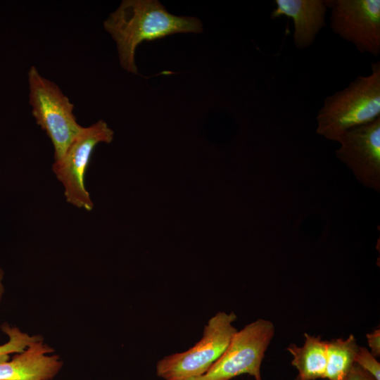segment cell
Segmentation results:
<instances>
[{"label": "cell", "instance_id": "cell-1", "mask_svg": "<svg viewBox=\"0 0 380 380\" xmlns=\"http://www.w3.org/2000/svg\"><path fill=\"white\" fill-rule=\"evenodd\" d=\"M103 27L117 44L121 66L134 74H138L135 51L143 41L203 30L198 18L171 14L157 0H124L104 21Z\"/></svg>", "mask_w": 380, "mask_h": 380}, {"label": "cell", "instance_id": "cell-2", "mask_svg": "<svg viewBox=\"0 0 380 380\" xmlns=\"http://www.w3.org/2000/svg\"><path fill=\"white\" fill-rule=\"evenodd\" d=\"M371 68L369 75L325 98L317 115V134L338 142L346 131L380 117V63Z\"/></svg>", "mask_w": 380, "mask_h": 380}, {"label": "cell", "instance_id": "cell-3", "mask_svg": "<svg viewBox=\"0 0 380 380\" xmlns=\"http://www.w3.org/2000/svg\"><path fill=\"white\" fill-rule=\"evenodd\" d=\"M29 102L37 124L51 141L55 161L60 160L80 133L73 113L74 105L53 82L42 76L32 66L28 71Z\"/></svg>", "mask_w": 380, "mask_h": 380}, {"label": "cell", "instance_id": "cell-4", "mask_svg": "<svg viewBox=\"0 0 380 380\" xmlns=\"http://www.w3.org/2000/svg\"><path fill=\"white\" fill-rule=\"evenodd\" d=\"M236 319L234 312L216 314L208 321L203 338L194 346L158 362L157 375L165 380H189L203 375L223 354L237 331L232 325Z\"/></svg>", "mask_w": 380, "mask_h": 380}, {"label": "cell", "instance_id": "cell-5", "mask_svg": "<svg viewBox=\"0 0 380 380\" xmlns=\"http://www.w3.org/2000/svg\"><path fill=\"white\" fill-rule=\"evenodd\" d=\"M275 329L270 320L259 319L233 336L220 357L203 374L194 380H230L247 374L262 380L260 366Z\"/></svg>", "mask_w": 380, "mask_h": 380}, {"label": "cell", "instance_id": "cell-6", "mask_svg": "<svg viewBox=\"0 0 380 380\" xmlns=\"http://www.w3.org/2000/svg\"><path fill=\"white\" fill-rule=\"evenodd\" d=\"M113 139V131L103 120L83 127L70 144L63 157L53 165L56 178L64 187L67 202L90 211L94 203L84 186V175L95 147L101 142L109 144Z\"/></svg>", "mask_w": 380, "mask_h": 380}, {"label": "cell", "instance_id": "cell-7", "mask_svg": "<svg viewBox=\"0 0 380 380\" xmlns=\"http://www.w3.org/2000/svg\"><path fill=\"white\" fill-rule=\"evenodd\" d=\"M330 28L361 53L380 54L379 0H324Z\"/></svg>", "mask_w": 380, "mask_h": 380}, {"label": "cell", "instance_id": "cell-8", "mask_svg": "<svg viewBox=\"0 0 380 380\" xmlns=\"http://www.w3.org/2000/svg\"><path fill=\"white\" fill-rule=\"evenodd\" d=\"M336 157L365 186L380 191V117L346 131Z\"/></svg>", "mask_w": 380, "mask_h": 380}, {"label": "cell", "instance_id": "cell-9", "mask_svg": "<svg viewBox=\"0 0 380 380\" xmlns=\"http://www.w3.org/2000/svg\"><path fill=\"white\" fill-rule=\"evenodd\" d=\"M53 349L38 340L11 360L0 362V380H51L60 371L63 362Z\"/></svg>", "mask_w": 380, "mask_h": 380}, {"label": "cell", "instance_id": "cell-10", "mask_svg": "<svg viewBox=\"0 0 380 380\" xmlns=\"http://www.w3.org/2000/svg\"><path fill=\"white\" fill-rule=\"evenodd\" d=\"M275 8L270 18L286 16L292 19L294 26L293 42L298 49H305L315 40L326 25L328 9L324 0H274Z\"/></svg>", "mask_w": 380, "mask_h": 380}, {"label": "cell", "instance_id": "cell-11", "mask_svg": "<svg viewBox=\"0 0 380 380\" xmlns=\"http://www.w3.org/2000/svg\"><path fill=\"white\" fill-rule=\"evenodd\" d=\"M304 336L303 346L291 343L286 348L293 357L292 365L298 370L296 380L324 378L327 341H323L320 336H313L307 333Z\"/></svg>", "mask_w": 380, "mask_h": 380}, {"label": "cell", "instance_id": "cell-12", "mask_svg": "<svg viewBox=\"0 0 380 380\" xmlns=\"http://www.w3.org/2000/svg\"><path fill=\"white\" fill-rule=\"evenodd\" d=\"M358 347L356 338L353 334L346 339L340 338L327 341L324 378L341 380L353 366Z\"/></svg>", "mask_w": 380, "mask_h": 380}, {"label": "cell", "instance_id": "cell-13", "mask_svg": "<svg viewBox=\"0 0 380 380\" xmlns=\"http://www.w3.org/2000/svg\"><path fill=\"white\" fill-rule=\"evenodd\" d=\"M1 329L9 339L5 344L0 346V362L8 360L10 354L22 353L30 343L42 338L37 336H29L17 327L8 325H3Z\"/></svg>", "mask_w": 380, "mask_h": 380}, {"label": "cell", "instance_id": "cell-14", "mask_svg": "<svg viewBox=\"0 0 380 380\" xmlns=\"http://www.w3.org/2000/svg\"><path fill=\"white\" fill-rule=\"evenodd\" d=\"M355 363L369 373L376 380H380V364L365 347H358Z\"/></svg>", "mask_w": 380, "mask_h": 380}, {"label": "cell", "instance_id": "cell-15", "mask_svg": "<svg viewBox=\"0 0 380 380\" xmlns=\"http://www.w3.org/2000/svg\"><path fill=\"white\" fill-rule=\"evenodd\" d=\"M341 380H376L369 373L354 363L349 372Z\"/></svg>", "mask_w": 380, "mask_h": 380}, {"label": "cell", "instance_id": "cell-16", "mask_svg": "<svg viewBox=\"0 0 380 380\" xmlns=\"http://www.w3.org/2000/svg\"><path fill=\"white\" fill-rule=\"evenodd\" d=\"M368 346L371 349L370 353L376 357L380 355V330L375 329L371 333L366 334Z\"/></svg>", "mask_w": 380, "mask_h": 380}, {"label": "cell", "instance_id": "cell-17", "mask_svg": "<svg viewBox=\"0 0 380 380\" xmlns=\"http://www.w3.org/2000/svg\"><path fill=\"white\" fill-rule=\"evenodd\" d=\"M2 278H3V272L0 269V299L1 298L3 291H4L3 285H2V283H1Z\"/></svg>", "mask_w": 380, "mask_h": 380}, {"label": "cell", "instance_id": "cell-18", "mask_svg": "<svg viewBox=\"0 0 380 380\" xmlns=\"http://www.w3.org/2000/svg\"><path fill=\"white\" fill-rule=\"evenodd\" d=\"M189 380H194V379H189Z\"/></svg>", "mask_w": 380, "mask_h": 380}]
</instances>
